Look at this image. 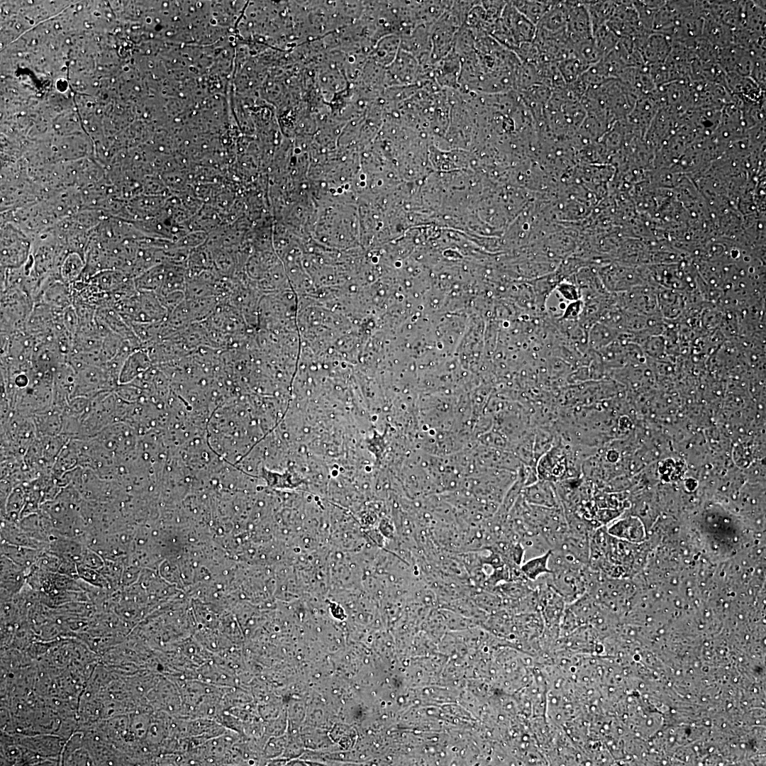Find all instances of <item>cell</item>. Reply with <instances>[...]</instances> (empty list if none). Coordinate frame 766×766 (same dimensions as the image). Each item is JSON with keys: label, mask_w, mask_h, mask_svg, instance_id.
Segmentation results:
<instances>
[{"label": "cell", "mask_w": 766, "mask_h": 766, "mask_svg": "<svg viewBox=\"0 0 766 766\" xmlns=\"http://www.w3.org/2000/svg\"><path fill=\"white\" fill-rule=\"evenodd\" d=\"M609 532L613 535L631 541L640 538L638 523L636 519L633 518L619 521L609 529Z\"/></svg>", "instance_id": "19"}, {"label": "cell", "mask_w": 766, "mask_h": 766, "mask_svg": "<svg viewBox=\"0 0 766 766\" xmlns=\"http://www.w3.org/2000/svg\"><path fill=\"white\" fill-rule=\"evenodd\" d=\"M670 45L666 36L653 35L640 45L642 53L640 55L643 59L649 62H660L670 52Z\"/></svg>", "instance_id": "10"}, {"label": "cell", "mask_w": 766, "mask_h": 766, "mask_svg": "<svg viewBox=\"0 0 766 766\" xmlns=\"http://www.w3.org/2000/svg\"><path fill=\"white\" fill-rule=\"evenodd\" d=\"M460 70V58L452 50L446 56L434 65L433 74L442 89L458 91Z\"/></svg>", "instance_id": "5"}, {"label": "cell", "mask_w": 766, "mask_h": 766, "mask_svg": "<svg viewBox=\"0 0 766 766\" xmlns=\"http://www.w3.org/2000/svg\"><path fill=\"white\" fill-rule=\"evenodd\" d=\"M557 67L566 84L577 80L589 68L573 53L558 62Z\"/></svg>", "instance_id": "17"}, {"label": "cell", "mask_w": 766, "mask_h": 766, "mask_svg": "<svg viewBox=\"0 0 766 766\" xmlns=\"http://www.w3.org/2000/svg\"><path fill=\"white\" fill-rule=\"evenodd\" d=\"M572 53L588 67L596 64L604 57L597 48L593 37L573 45Z\"/></svg>", "instance_id": "16"}, {"label": "cell", "mask_w": 766, "mask_h": 766, "mask_svg": "<svg viewBox=\"0 0 766 766\" xmlns=\"http://www.w3.org/2000/svg\"><path fill=\"white\" fill-rule=\"evenodd\" d=\"M593 39L604 56L611 52L619 41V38L606 24L593 32Z\"/></svg>", "instance_id": "18"}, {"label": "cell", "mask_w": 766, "mask_h": 766, "mask_svg": "<svg viewBox=\"0 0 766 766\" xmlns=\"http://www.w3.org/2000/svg\"><path fill=\"white\" fill-rule=\"evenodd\" d=\"M1 241V264L4 268H18L26 263L32 245L23 231L9 223L4 224Z\"/></svg>", "instance_id": "1"}, {"label": "cell", "mask_w": 766, "mask_h": 766, "mask_svg": "<svg viewBox=\"0 0 766 766\" xmlns=\"http://www.w3.org/2000/svg\"><path fill=\"white\" fill-rule=\"evenodd\" d=\"M513 6L533 24L537 26L555 1H511Z\"/></svg>", "instance_id": "14"}, {"label": "cell", "mask_w": 766, "mask_h": 766, "mask_svg": "<svg viewBox=\"0 0 766 766\" xmlns=\"http://www.w3.org/2000/svg\"><path fill=\"white\" fill-rule=\"evenodd\" d=\"M569 13L568 1H555L536 26L537 29L556 33L566 29Z\"/></svg>", "instance_id": "8"}, {"label": "cell", "mask_w": 766, "mask_h": 766, "mask_svg": "<svg viewBox=\"0 0 766 766\" xmlns=\"http://www.w3.org/2000/svg\"><path fill=\"white\" fill-rule=\"evenodd\" d=\"M85 265L82 255L77 252H67L59 268L61 279L66 284L76 282L82 274Z\"/></svg>", "instance_id": "12"}, {"label": "cell", "mask_w": 766, "mask_h": 766, "mask_svg": "<svg viewBox=\"0 0 766 766\" xmlns=\"http://www.w3.org/2000/svg\"><path fill=\"white\" fill-rule=\"evenodd\" d=\"M151 362L147 349L138 348L135 350L125 360L118 381L121 384L133 382L150 369Z\"/></svg>", "instance_id": "7"}, {"label": "cell", "mask_w": 766, "mask_h": 766, "mask_svg": "<svg viewBox=\"0 0 766 766\" xmlns=\"http://www.w3.org/2000/svg\"><path fill=\"white\" fill-rule=\"evenodd\" d=\"M569 13L566 32L573 43H577L593 37L590 17L584 1H568Z\"/></svg>", "instance_id": "4"}, {"label": "cell", "mask_w": 766, "mask_h": 766, "mask_svg": "<svg viewBox=\"0 0 766 766\" xmlns=\"http://www.w3.org/2000/svg\"><path fill=\"white\" fill-rule=\"evenodd\" d=\"M500 19L516 48L521 44L532 43L534 40L537 31L536 26L518 11L511 1H506Z\"/></svg>", "instance_id": "3"}, {"label": "cell", "mask_w": 766, "mask_h": 766, "mask_svg": "<svg viewBox=\"0 0 766 766\" xmlns=\"http://www.w3.org/2000/svg\"><path fill=\"white\" fill-rule=\"evenodd\" d=\"M165 272V266L160 264L148 269L134 279L136 289L159 294L163 284Z\"/></svg>", "instance_id": "11"}, {"label": "cell", "mask_w": 766, "mask_h": 766, "mask_svg": "<svg viewBox=\"0 0 766 766\" xmlns=\"http://www.w3.org/2000/svg\"><path fill=\"white\" fill-rule=\"evenodd\" d=\"M550 550L547 553L525 560L520 566L523 575L530 581H535L540 577L550 572L548 568V559Z\"/></svg>", "instance_id": "15"}, {"label": "cell", "mask_w": 766, "mask_h": 766, "mask_svg": "<svg viewBox=\"0 0 766 766\" xmlns=\"http://www.w3.org/2000/svg\"><path fill=\"white\" fill-rule=\"evenodd\" d=\"M423 71L417 60L410 53L399 48L394 60L386 67L387 87L416 85Z\"/></svg>", "instance_id": "2"}, {"label": "cell", "mask_w": 766, "mask_h": 766, "mask_svg": "<svg viewBox=\"0 0 766 766\" xmlns=\"http://www.w3.org/2000/svg\"><path fill=\"white\" fill-rule=\"evenodd\" d=\"M523 499L529 504L546 507L560 508V499L553 484L546 481L535 482L527 486L523 492Z\"/></svg>", "instance_id": "6"}, {"label": "cell", "mask_w": 766, "mask_h": 766, "mask_svg": "<svg viewBox=\"0 0 766 766\" xmlns=\"http://www.w3.org/2000/svg\"><path fill=\"white\" fill-rule=\"evenodd\" d=\"M587 9L593 32L605 25L612 16L617 3L614 1H584Z\"/></svg>", "instance_id": "13"}, {"label": "cell", "mask_w": 766, "mask_h": 766, "mask_svg": "<svg viewBox=\"0 0 766 766\" xmlns=\"http://www.w3.org/2000/svg\"><path fill=\"white\" fill-rule=\"evenodd\" d=\"M400 42L401 38L399 35H389L382 38L370 53V58L384 67H388L398 54Z\"/></svg>", "instance_id": "9"}]
</instances>
